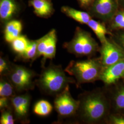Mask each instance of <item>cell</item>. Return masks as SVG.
<instances>
[{
	"mask_svg": "<svg viewBox=\"0 0 124 124\" xmlns=\"http://www.w3.org/2000/svg\"><path fill=\"white\" fill-rule=\"evenodd\" d=\"M79 106L76 115L83 121L88 123H97L103 120L107 115L108 103L102 92L95 91L81 95L79 99Z\"/></svg>",
	"mask_w": 124,
	"mask_h": 124,
	"instance_id": "obj_1",
	"label": "cell"
},
{
	"mask_svg": "<svg viewBox=\"0 0 124 124\" xmlns=\"http://www.w3.org/2000/svg\"><path fill=\"white\" fill-rule=\"evenodd\" d=\"M75 82L73 78L66 75L61 66L51 63L43 68L36 84L42 93L56 96L70 84Z\"/></svg>",
	"mask_w": 124,
	"mask_h": 124,
	"instance_id": "obj_2",
	"label": "cell"
},
{
	"mask_svg": "<svg viewBox=\"0 0 124 124\" xmlns=\"http://www.w3.org/2000/svg\"><path fill=\"white\" fill-rule=\"evenodd\" d=\"M103 68L100 59L90 58L71 61L65 71L75 78L78 84L80 85L99 80Z\"/></svg>",
	"mask_w": 124,
	"mask_h": 124,
	"instance_id": "obj_3",
	"label": "cell"
},
{
	"mask_svg": "<svg viewBox=\"0 0 124 124\" xmlns=\"http://www.w3.org/2000/svg\"><path fill=\"white\" fill-rule=\"evenodd\" d=\"M68 52L77 57L91 56L99 50L98 43L88 32L77 28L73 39L64 45Z\"/></svg>",
	"mask_w": 124,
	"mask_h": 124,
	"instance_id": "obj_4",
	"label": "cell"
},
{
	"mask_svg": "<svg viewBox=\"0 0 124 124\" xmlns=\"http://www.w3.org/2000/svg\"><path fill=\"white\" fill-rule=\"evenodd\" d=\"M34 71L21 65L11 64L8 74L6 75L13 85L16 91L22 92L33 88Z\"/></svg>",
	"mask_w": 124,
	"mask_h": 124,
	"instance_id": "obj_5",
	"label": "cell"
},
{
	"mask_svg": "<svg viewBox=\"0 0 124 124\" xmlns=\"http://www.w3.org/2000/svg\"><path fill=\"white\" fill-rule=\"evenodd\" d=\"M79 103V100H76L72 97L68 85L56 96L54 105L58 116L61 118H67L76 115Z\"/></svg>",
	"mask_w": 124,
	"mask_h": 124,
	"instance_id": "obj_6",
	"label": "cell"
},
{
	"mask_svg": "<svg viewBox=\"0 0 124 124\" xmlns=\"http://www.w3.org/2000/svg\"><path fill=\"white\" fill-rule=\"evenodd\" d=\"M100 49V60L103 67L108 66L124 59V50L109 40L102 43Z\"/></svg>",
	"mask_w": 124,
	"mask_h": 124,
	"instance_id": "obj_7",
	"label": "cell"
},
{
	"mask_svg": "<svg viewBox=\"0 0 124 124\" xmlns=\"http://www.w3.org/2000/svg\"><path fill=\"white\" fill-rule=\"evenodd\" d=\"M119 0H94L92 12L98 18L104 21H111L118 11Z\"/></svg>",
	"mask_w": 124,
	"mask_h": 124,
	"instance_id": "obj_8",
	"label": "cell"
},
{
	"mask_svg": "<svg viewBox=\"0 0 124 124\" xmlns=\"http://www.w3.org/2000/svg\"><path fill=\"white\" fill-rule=\"evenodd\" d=\"M31 100V96L28 94L14 96L11 98L10 103L18 120L22 122L27 120Z\"/></svg>",
	"mask_w": 124,
	"mask_h": 124,
	"instance_id": "obj_9",
	"label": "cell"
},
{
	"mask_svg": "<svg viewBox=\"0 0 124 124\" xmlns=\"http://www.w3.org/2000/svg\"><path fill=\"white\" fill-rule=\"evenodd\" d=\"M124 75V59L108 66L103 67L99 80L105 84L115 83Z\"/></svg>",
	"mask_w": 124,
	"mask_h": 124,
	"instance_id": "obj_10",
	"label": "cell"
},
{
	"mask_svg": "<svg viewBox=\"0 0 124 124\" xmlns=\"http://www.w3.org/2000/svg\"><path fill=\"white\" fill-rule=\"evenodd\" d=\"M22 30V24L19 21L13 20L6 24L5 29V39L8 42L11 43L19 36Z\"/></svg>",
	"mask_w": 124,
	"mask_h": 124,
	"instance_id": "obj_11",
	"label": "cell"
},
{
	"mask_svg": "<svg viewBox=\"0 0 124 124\" xmlns=\"http://www.w3.org/2000/svg\"><path fill=\"white\" fill-rule=\"evenodd\" d=\"M17 9L14 0H0V17L2 20L7 21L13 17Z\"/></svg>",
	"mask_w": 124,
	"mask_h": 124,
	"instance_id": "obj_12",
	"label": "cell"
},
{
	"mask_svg": "<svg viewBox=\"0 0 124 124\" xmlns=\"http://www.w3.org/2000/svg\"><path fill=\"white\" fill-rule=\"evenodd\" d=\"M62 11L69 17L82 24H87L92 19L88 13L68 7H62Z\"/></svg>",
	"mask_w": 124,
	"mask_h": 124,
	"instance_id": "obj_13",
	"label": "cell"
},
{
	"mask_svg": "<svg viewBox=\"0 0 124 124\" xmlns=\"http://www.w3.org/2000/svg\"><path fill=\"white\" fill-rule=\"evenodd\" d=\"M49 38L44 53L42 56L43 61L47 59H53L55 57L56 53V45L57 38L56 32L55 30H52L49 32Z\"/></svg>",
	"mask_w": 124,
	"mask_h": 124,
	"instance_id": "obj_14",
	"label": "cell"
},
{
	"mask_svg": "<svg viewBox=\"0 0 124 124\" xmlns=\"http://www.w3.org/2000/svg\"><path fill=\"white\" fill-rule=\"evenodd\" d=\"M31 4L39 16L46 17L52 13V7L46 0H32Z\"/></svg>",
	"mask_w": 124,
	"mask_h": 124,
	"instance_id": "obj_15",
	"label": "cell"
},
{
	"mask_svg": "<svg viewBox=\"0 0 124 124\" xmlns=\"http://www.w3.org/2000/svg\"><path fill=\"white\" fill-rule=\"evenodd\" d=\"M87 24L94 32L102 44L106 41V35L108 32L106 27L102 23L91 19Z\"/></svg>",
	"mask_w": 124,
	"mask_h": 124,
	"instance_id": "obj_16",
	"label": "cell"
},
{
	"mask_svg": "<svg viewBox=\"0 0 124 124\" xmlns=\"http://www.w3.org/2000/svg\"><path fill=\"white\" fill-rule=\"evenodd\" d=\"M15 91L13 85L10 82L7 77L1 78L0 80V97H6L11 99L15 95Z\"/></svg>",
	"mask_w": 124,
	"mask_h": 124,
	"instance_id": "obj_17",
	"label": "cell"
},
{
	"mask_svg": "<svg viewBox=\"0 0 124 124\" xmlns=\"http://www.w3.org/2000/svg\"><path fill=\"white\" fill-rule=\"evenodd\" d=\"M53 107L52 105L45 100H41L37 102L34 107L33 111L36 115L40 116H46L52 112Z\"/></svg>",
	"mask_w": 124,
	"mask_h": 124,
	"instance_id": "obj_18",
	"label": "cell"
},
{
	"mask_svg": "<svg viewBox=\"0 0 124 124\" xmlns=\"http://www.w3.org/2000/svg\"><path fill=\"white\" fill-rule=\"evenodd\" d=\"M29 41L24 36H19L11 42L12 49L19 56L25 51Z\"/></svg>",
	"mask_w": 124,
	"mask_h": 124,
	"instance_id": "obj_19",
	"label": "cell"
},
{
	"mask_svg": "<svg viewBox=\"0 0 124 124\" xmlns=\"http://www.w3.org/2000/svg\"><path fill=\"white\" fill-rule=\"evenodd\" d=\"M38 40L30 41L25 51L19 57L24 60H36L37 54Z\"/></svg>",
	"mask_w": 124,
	"mask_h": 124,
	"instance_id": "obj_20",
	"label": "cell"
},
{
	"mask_svg": "<svg viewBox=\"0 0 124 124\" xmlns=\"http://www.w3.org/2000/svg\"><path fill=\"white\" fill-rule=\"evenodd\" d=\"M111 21L112 29L124 30V10H118Z\"/></svg>",
	"mask_w": 124,
	"mask_h": 124,
	"instance_id": "obj_21",
	"label": "cell"
},
{
	"mask_svg": "<svg viewBox=\"0 0 124 124\" xmlns=\"http://www.w3.org/2000/svg\"><path fill=\"white\" fill-rule=\"evenodd\" d=\"M1 111V115L0 119V124H13L14 123L13 114L10 108Z\"/></svg>",
	"mask_w": 124,
	"mask_h": 124,
	"instance_id": "obj_22",
	"label": "cell"
},
{
	"mask_svg": "<svg viewBox=\"0 0 124 124\" xmlns=\"http://www.w3.org/2000/svg\"><path fill=\"white\" fill-rule=\"evenodd\" d=\"M116 108L119 110H124V87L120 89L116 93L115 98Z\"/></svg>",
	"mask_w": 124,
	"mask_h": 124,
	"instance_id": "obj_23",
	"label": "cell"
},
{
	"mask_svg": "<svg viewBox=\"0 0 124 124\" xmlns=\"http://www.w3.org/2000/svg\"><path fill=\"white\" fill-rule=\"evenodd\" d=\"M11 64L5 58H0V75H6L8 73L11 68Z\"/></svg>",
	"mask_w": 124,
	"mask_h": 124,
	"instance_id": "obj_24",
	"label": "cell"
},
{
	"mask_svg": "<svg viewBox=\"0 0 124 124\" xmlns=\"http://www.w3.org/2000/svg\"><path fill=\"white\" fill-rule=\"evenodd\" d=\"M11 99L6 97H0V108L2 111L4 109L8 108L9 107V101Z\"/></svg>",
	"mask_w": 124,
	"mask_h": 124,
	"instance_id": "obj_25",
	"label": "cell"
},
{
	"mask_svg": "<svg viewBox=\"0 0 124 124\" xmlns=\"http://www.w3.org/2000/svg\"><path fill=\"white\" fill-rule=\"evenodd\" d=\"M110 120L113 124H124V116L112 115Z\"/></svg>",
	"mask_w": 124,
	"mask_h": 124,
	"instance_id": "obj_26",
	"label": "cell"
},
{
	"mask_svg": "<svg viewBox=\"0 0 124 124\" xmlns=\"http://www.w3.org/2000/svg\"><path fill=\"white\" fill-rule=\"evenodd\" d=\"M118 44L124 50V31L120 33L117 36Z\"/></svg>",
	"mask_w": 124,
	"mask_h": 124,
	"instance_id": "obj_27",
	"label": "cell"
},
{
	"mask_svg": "<svg viewBox=\"0 0 124 124\" xmlns=\"http://www.w3.org/2000/svg\"><path fill=\"white\" fill-rule=\"evenodd\" d=\"M80 4L84 7H88L90 5H92L93 3L94 0H79Z\"/></svg>",
	"mask_w": 124,
	"mask_h": 124,
	"instance_id": "obj_28",
	"label": "cell"
},
{
	"mask_svg": "<svg viewBox=\"0 0 124 124\" xmlns=\"http://www.w3.org/2000/svg\"><path fill=\"white\" fill-rule=\"evenodd\" d=\"M121 0V2H122V4L124 6V0Z\"/></svg>",
	"mask_w": 124,
	"mask_h": 124,
	"instance_id": "obj_29",
	"label": "cell"
},
{
	"mask_svg": "<svg viewBox=\"0 0 124 124\" xmlns=\"http://www.w3.org/2000/svg\"><path fill=\"white\" fill-rule=\"evenodd\" d=\"M122 78H123V79H124V75H123V77H122Z\"/></svg>",
	"mask_w": 124,
	"mask_h": 124,
	"instance_id": "obj_30",
	"label": "cell"
}]
</instances>
